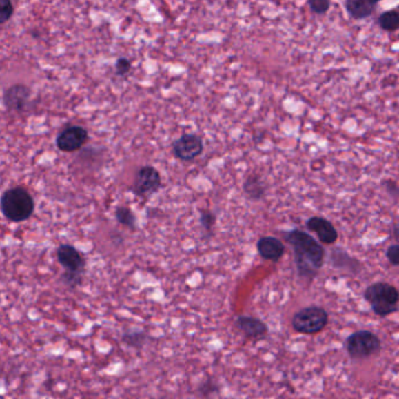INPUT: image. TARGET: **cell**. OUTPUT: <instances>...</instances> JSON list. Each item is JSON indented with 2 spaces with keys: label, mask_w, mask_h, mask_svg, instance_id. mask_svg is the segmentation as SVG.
I'll use <instances>...</instances> for the list:
<instances>
[{
  "label": "cell",
  "mask_w": 399,
  "mask_h": 399,
  "mask_svg": "<svg viewBox=\"0 0 399 399\" xmlns=\"http://www.w3.org/2000/svg\"><path fill=\"white\" fill-rule=\"evenodd\" d=\"M204 143L202 137L196 134H184L172 143V152L176 158L183 162H191L202 155Z\"/></svg>",
  "instance_id": "7"
},
{
  "label": "cell",
  "mask_w": 399,
  "mask_h": 399,
  "mask_svg": "<svg viewBox=\"0 0 399 399\" xmlns=\"http://www.w3.org/2000/svg\"><path fill=\"white\" fill-rule=\"evenodd\" d=\"M122 341H123L124 345H129L132 348L141 349L143 348L147 343V335L142 330H130V331L123 334Z\"/></svg>",
  "instance_id": "17"
},
{
  "label": "cell",
  "mask_w": 399,
  "mask_h": 399,
  "mask_svg": "<svg viewBox=\"0 0 399 399\" xmlns=\"http://www.w3.org/2000/svg\"><path fill=\"white\" fill-rule=\"evenodd\" d=\"M307 3L310 11L318 16L326 14L327 12L329 11L330 0H308Z\"/></svg>",
  "instance_id": "20"
},
{
  "label": "cell",
  "mask_w": 399,
  "mask_h": 399,
  "mask_svg": "<svg viewBox=\"0 0 399 399\" xmlns=\"http://www.w3.org/2000/svg\"><path fill=\"white\" fill-rule=\"evenodd\" d=\"M365 298L380 318H387L398 310L399 293L390 283H372L365 289Z\"/></svg>",
  "instance_id": "3"
},
{
  "label": "cell",
  "mask_w": 399,
  "mask_h": 399,
  "mask_svg": "<svg viewBox=\"0 0 399 399\" xmlns=\"http://www.w3.org/2000/svg\"><path fill=\"white\" fill-rule=\"evenodd\" d=\"M387 259L392 266H398L399 265V246L398 244H393L389 246L387 249Z\"/></svg>",
  "instance_id": "24"
},
{
  "label": "cell",
  "mask_w": 399,
  "mask_h": 399,
  "mask_svg": "<svg viewBox=\"0 0 399 399\" xmlns=\"http://www.w3.org/2000/svg\"><path fill=\"white\" fill-rule=\"evenodd\" d=\"M382 341L370 330H358L347 338V350L353 360H363L380 351Z\"/></svg>",
  "instance_id": "5"
},
{
  "label": "cell",
  "mask_w": 399,
  "mask_h": 399,
  "mask_svg": "<svg viewBox=\"0 0 399 399\" xmlns=\"http://www.w3.org/2000/svg\"><path fill=\"white\" fill-rule=\"evenodd\" d=\"M345 10L355 20L367 19L376 11L377 4L371 0H345Z\"/></svg>",
  "instance_id": "14"
},
{
  "label": "cell",
  "mask_w": 399,
  "mask_h": 399,
  "mask_svg": "<svg viewBox=\"0 0 399 399\" xmlns=\"http://www.w3.org/2000/svg\"><path fill=\"white\" fill-rule=\"evenodd\" d=\"M88 141V132L80 125H72L62 130L57 137V147L63 152L80 150Z\"/></svg>",
  "instance_id": "8"
},
{
  "label": "cell",
  "mask_w": 399,
  "mask_h": 399,
  "mask_svg": "<svg viewBox=\"0 0 399 399\" xmlns=\"http://www.w3.org/2000/svg\"><path fill=\"white\" fill-rule=\"evenodd\" d=\"M329 321L327 310L321 307L309 306L295 313L291 325L295 331L305 335H314L326 328Z\"/></svg>",
  "instance_id": "4"
},
{
  "label": "cell",
  "mask_w": 399,
  "mask_h": 399,
  "mask_svg": "<svg viewBox=\"0 0 399 399\" xmlns=\"http://www.w3.org/2000/svg\"><path fill=\"white\" fill-rule=\"evenodd\" d=\"M34 199L26 189L16 186L4 191L0 197V209L12 223H23L34 212Z\"/></svg>",
  "instance_id": "2"
},
{
  "label": "cell",
  "mask_w": 399,
  "mask_h": 399,
  "mask_svg": "<svg viewBox=\"0 0 399 399\" xmlns=\"http://www.w3.org/2000/svg\"><path fill=\"white\" fill-rule=\"evenodd\" d=\"M256 248L261 258L269 261H279L285 254V245L274 236H263L256 243Z\"/></svg>",
  "instance_id": "12"
},
{
  "label": "cell",
  "mask_w": 399,
  "mask_h": 399,
  "mask_svg": "<svg viewBox=\"0 0 399 399\" xmlns=\"http://www.w3.org/2000/svg\"><path fill=\"white\" fill-rule=\"evenodd\" d=\"M395 236L396 239L398 241V225L397 224H395Z\"/></svg>",
  "instance_id": "26"
},
{
  "label": "cell",
  "mask_w": 399,
  "mask_h": 399,
  "mask_svg": "<svg viewBox=\"0 0 399 399\" xmlns=\"http://www.w3.org/2000/svg\"><path fill=\"white\" fill-rule=\"evenodd\" d=\"M30 88L25 85H14L5 92L3 101L8 110L20 112L26 108L30 100Z\"/></svg>",
  "instance_id": "11"
},
{
  "label": "cell",
  "mask_w": 399,
  "mask_h": 399,
  "mask_svg": "<svg viewBox=\"0 0 399 399\" xmlns=\"http://www.w3.org/2000/svg\"><path fill=\"white\" fill-rule=\"evenodd\" d=\"M245 194L252 201H259L266 194V185L256 174L248 176L247 179L244 183Z\"/></svg>",
  "instance_id": "15"
},
{
  "label": "cell",
  "mask_w": 399,
  "mask_h": 399,
  "mask_svg": "<svg viewBox=\"0 0 399 399\" xmlns=\"http://www.w3.org/2000/svg\"><path fill=\"white\" fill-rule=\"evenodd\" d=\"M377 25L383 31L396 32L399 28V13L397 10H390V11L383 12L377 18Z\"/></svg>",
  "instance_id": "16"
},
{
  "label": "cell",
  "mask_w": 399,
  "mask_h": 399,
  "mask_svg": "<svg viewBox=\"0 0 399 399\" xmlns=\"http://www.w3.org/2000/svg\"><path fill=\"white\" fill-rule=\"evenodd\" d=\"M384 185L387 187L389 194H393V197L397 198V196H398V186H397V183L393 182V181H388V182H385Z\"/></svg>",
  "instance_id": "25"
},
{
  "label": "cell",
  "mask_w": 399,
  "mask_h": 399,
  "mask_svg": "<svg viewBox=\"0 0 399 399\" xmlns=\"http://www.w3.org/2000/svg\"><path fill=\"white\" fill-rule=\"evenodd\" d=\"M82 274L83 273H79V272L65 271L61 276V281L65 283V286L76 288L82 283Z\"/></svg>",
  "instance_id": "19"
},
{
  "label": "cell",
  "mask_w": 399,
  "mask_h": 399,
  "mask_svg": "<svg viewBox=\"0 0 399 399\" xmlns=\"http://www.w3.org/2000/svg\"><path fill=\"white\" fill-rule=\"evenodd\" d=\"M115 218L121 225L125 226L128 229H136V216L132 209L127 206H119L115 209Z\"/></svg>",
  "instance_id": "18"
},
{
  "label": "cell",
  "mask_w": 399,
  "mask_h": 399,
  "mask_svg": "<svg viewBox=\"0 0 399 399\" xmlns=\"http://www.w3.org/2000/svg\"><path fill=\"white\" fill-rule=\"evenodd\" d=\"M285 239L293 248L298 276L313 279L325 263V248L309 233L291 229L285 233Z\"/></svg>",
  "instance_id": "1"
},
{
  "label": "cell",
  "mask_w": 399,
  "mask_h": 399,
  "mask_svg": "<svg viewBox=\"0 0 399 399\" xmlns=\"http://www.w3.org/2000/svg\"><path fill=\"white\" fill-rule=\"evenodd\" d=\"M372 3H375V4H378V3H380V1H382V0H371Z\"/></svg>",
  "instance_id": "27"
},
{
  "label": "cell",
  "mask_w": 399,
  "mask_h": 399,
  "mask_svg": "<svg viewBox=\"0 0 399 399\" xmlns=\"http://www.w3.org/2000/svg\"><path fill=\"white\" fill-rule=\"evenodd\" d=\"M13 4L11 0H0V25L8 23L13 16Z\"/></svg>",
  "instance_id": "21"
},
{
  "label": "cell",
  "mask_w": 399,
  "mask_h": 399,
  "mask_svg": "<svg viewBox=\"0 0 399 399\" xmlns=\"http://www.w3.org/2000/svg\"><path fill=\"white\" fill-rule=\"evenodd\" d=\"M57 258L59 264L65 268V271L85 272V261L81 253L72 245L63 244L59 246L57 249Z\"/></svg>",
  "instance_id": "9"
},
{
  "label": "cell",
  "mask_w": 399,
  "mask_h": 399,
  "mask_svg": "<svg viewBox=\"0 0 399 399\" xmlns=\"http://www.w3.org/2000/svg\"><path fill=\"white\" fill-rule=\"evenodd\" d=\"M236 326L247 338H261L268 333V327L264 322L252 316H239L236 318Z\"/></svg>",
  "instance_id": "13"
},
{
  "label": "cell",
  "mask_w": 399,
  "mask_h": 399,
  "mask_svg": "<svg viewBox=\"0 0 399 399\" xmlns=\"http://www.w3.org/2000/svg\"><path fill=\"white\" fill-rule=\"evenodd\" d=\"M162 186V177L159 171L152 165H143L136 172L132 192L141 198H147L155 194Z\"/></svg>",
  "instance_id": "6"
},
{
  "label": "cell",
  "mask_w": 399,
  "mask_h": 399,
  "mask_svg": "<svg viewBox=\"0 0 399 399\" xmlns=\"http://www.w3.org/2000/svg\"><path fill=\"white\" fill-rule=\"evenodd\" d=\"M307 229L316 233L322 244L331 245L338 239V233L335 226L326 218L311 217L307 221Z\"/></svg>",
  "instance_id": "10"
},
{
  "label": "cell",
  "mask_w": 399,
  "mask_h": 399,
  "mask_svg": "<svg viewBox=\"0 0 399 399\" xmlns=\"http://www.w3.org/2000/svg\"><path fill=\"white\" fill-rule=\"evenodd\" d=\"M115 68H116L117 75L123 76V75L128 74L130 70H132V62L127 58H120L116 61Z\"/></svg>",
  "instance_id": "23"
},
{
  "label": "cell",
  "mask_w": 399,
  "mask_h": 399,
  "mask_svg": "<svg viewBox=\"0 0 399 399\" xmlns=\"http://www.w3.org/2000/svg\"><path fill=\"white\" fill-rule=\"evenodd\" d=\"M216 221H217V218H216V214L214 212H211V211H202L201 212V224H202L206 232L212 231L214 225H216Z\"/></svg>",
  "instance_id": "22"
}]
</instances>
